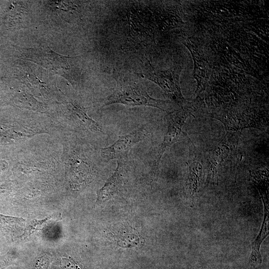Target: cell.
Segmentation results:
<instances>
[{"instance_id": "3", "label": "cell", "mask_w": 269, "mask_h": 269, "mask_svg": "<svg viewBox=\"0 0 269 269\" xmlns=\"http://www.w3.org/2000/svg\"><path fill=\"white\" fill-rule=\"evenodd\" d=\"M187 117V113L183 112L173 113L169 115L167 132L162 143L158 148L153 161V168L154 170L158 168L161 158L165 150L186 135L182 131V127Z\"/></svg>"}, {"instance_id": "8", "label": "cell", "mask_w": 269, "mask_h": 269, "mask_svg": "<svg viewBox=\"0 0 269 269\" xmlns=\"http://www.w3.org/2000/svg\"><path fill=\"white\" fill-rule=\"evenodd\" d=\"M229 152V148L225 145L218 147L212 153L210 159V169L214 176L215 170L227 157Z\"/></svg>"}, {"instance_id": "10", "label": "cell", "mask_w": 269, "mask_h": 269, "mask_svg": "<svg viewBox=\"0 0 269 269\" xmlns=\"http://www.w3.org/2000/svg\"><path fill=\"white\" fill-rule=\"evenodd\" d=\"M59 265L62 269H81L79 266L70 258H62Z\"/></svg>"}, {"instance_id": "4", "label": "cell", "mask_w": 269, "mask_h": 269, "mask_svg": "<svg viewBox=\"0 0 269 269\" xmlns=\"http://www.w3.org/2000/svg\"><path fill=\"white\" fill-rule=\"evenodd\" d=\"M268 196H262L264 205V220L258 235L252 243V252L249 259V264L254 268L260 266L262 263L260 247L269 234V198Z\"/></svg>"}, {"instance_id": "11", "label": "cell", "mask_w": 269, "mask_h": 269, "mask_svg": "<svg viewBox=\"0 0 269 269\" xmlns=\"http://www.w3.org/2000/svg\"><path fill=\"white\" fill-rule=\"evenodd\" d=\"M50 260L47 256H43L37 260L35 264V269H49Z\"/></svg>"}, {"instance_id": "1", "label": "cell", "mask_w": 269, "mask_h": 269, "mask_svg": "<svg viewBox=\"0 0 269 269\" xmlns=\"http://www.w3.org/2000/svg\"><path fill=\"white\" fill-rule=\"evenodd\" d=\"M169 102L151 98L142 86L134 82L118 84L115 90L108 96L103 106L121 104L128 106H150L167 111Z\"/></svg>"}, {"instance_id": "9", "label": "cell", "mask_w": 269, "mask_h": 269, "mask_svg": "<svg viewBox=\"0 0 269 269\" xmlns=\"http://www.w3.org/2000/svg\"><path fill=\"white\" fill-rule=\"evenodd\" d=\"M15 260V255L11 251L5 254L0 253V269H5L11 265Z\"/></svg>"}, {"instance_id": "6", "label": "cell", "mask_w": 269, "mask_h": 269, "mask_svg": "<svg viewBox=\"0 0 269 269\" xmlns=\"http://www.w3.org/2000/svg\"><path fill=\"white\" fill-rule=\"evenodd\" d=\"M121 162L118 161L117 167L106 181L103 187L97 193V201L104 202L118 193L122 184V176L120 173Z\"/></svg>"}, {"instance_id": "12", "label": "cell", "mask_w": 269, "mask_h": 269, "mask_svg": "<svg viewBox=\"0 0 269 269\" xmlns=\"http://www.w3.org/2000/svg\"><path fill=\"white\" fill-rule=\"evenodd\" d=\"M202 269H219L215 268V267H206Z\"/></svg>"}, {"instance_id": "7", "label": "cell", "mask_w": 269, "mask_h": 269, "mask_svg": "<svg viewBox=\"0 0 269 269\" xmlns=\"http://www.w3.org/2000/svg\"><path fill=\"white\" fill-rule=\"evenodd\" d=\"M189 172L187 186L191 196L196 192L200 184L202 175V165L198 162H194L189 166Z\"/></svg>"}, {"instance_id": "2", "label": "cell", "mask_w": 269, "mask_h": 269, "mask_svg": "<svg viewBox=\"0 0 269 269\" xmlns=\"http://www.w3.org/2000/svg\"><path fill=\"white\" fill-rule=\"evenodd\" d=\"M147 135V131L144 127L134 130L129 134L120 136L110 146L102 148L101 155L107 160L126 158L131 148Z\"/></svg>"}, {"instance_id": "5", "label": "cell", "mask_w": 269, "mask_h": 269, "mask_svg": "<svg viewBox=\"0 0 269 269\" xmlns=\"http://www.w3.org/2000/svg\"><path fill=\"white\" fill-rule=\"evenodd\" d=\"M25 220L22 218L0 214V231L9 241L18 237L24 229Z\"/></svg>"}]
</instances>
